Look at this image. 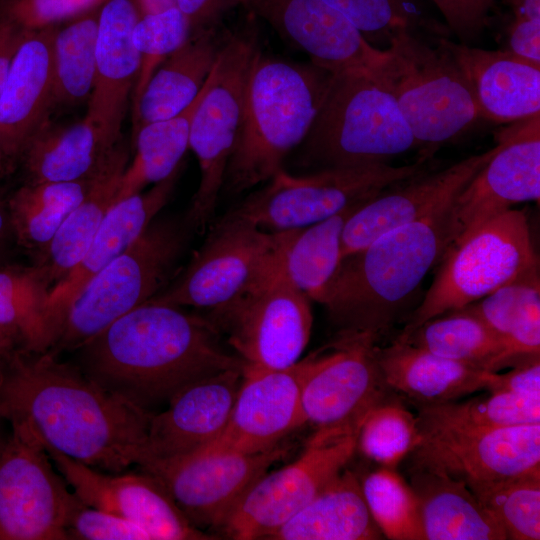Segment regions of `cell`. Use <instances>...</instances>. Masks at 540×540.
I'll list each match as a JSON object with an SVG mask.
<instances>
[{
	"instance_id": "cell-20",
	"label": "cell",
	"mask_w": 540,
	"mask_h": 540,
	"mask_svg": "<svg viewBox=\"0 0 540 540\" xmlns=\"http://www.w3.org/2000/svg\"><path fill=\"white\" fill-rule=\"evenodd\" d=\"M306 362L305 357L280 369L244 363L226 427L208 445L263 452L279 446L285 436L303 426L301 384Z\"/></svg>"
},
{
	"instance_id": "cell-40",
	"label": "cell",
	"mask_w": 540,
	"mask_h": 540,
	"mask_svg": "<svg viewBox=\"0 0 540 540\" xmlns=\"http://www.w3.org/2000/svg\"><path fill=\"white\" fill-rule=\"evenodd\" d=\"M100 7L57 29L54 39L55 106H74L90 99L95 80Z\"/></svg>"
},
{
	"instance_id": "cell-31",
	"label": "cell",
	"mask_w": 540,
	"mask_h": 540,
	"mask_svg": "<svg viewBox=\"0 0 540 540\" xmlns=\"http://www.w3.org/2000/svg\"><path fill=\"white\" fill-rule=\"evenodd\" d=\"M424 540H507L493 513L462 482L409 467Z\"/></svg>"
},
{
	"instance_id": "cell-57",
	"label": "cell",
	"mask_w": 540,
	"mask_h": 540,
	"mask_svg": "<svg viewBox=\"0 0 540 540\" xmlns=\"http://www.w3.org/2000/svg\"><path fill=\"white\" fill-rule=\"evenodd\" d=\"M16 347L18 345L15 339L0 329V356L7 354Z\"/></svg>"
},
{
	"instance_id": "cell-21",
	"label": "cell",
	"mask_w": 540,
	"mask_h": 540,
	"mask_svg": "<svg viewBox=\"0 0 540 540\" xmlns=\"http://www.w3.org/2000/svg\"><path fill=\"white\" fill-rule=\"evenodd\" d=\"M286 42L330 72L376 70L386 50L371 45L357 28L324 0H240Z\"/></svg>"
},
{
	"instance_id": "cell-52",
	"label": "cell",
	"mask_w": 540,
	"mask_h": 540,
	"mask_svg": "<svg viewBox=\"0 0 540 540\" xmlns=\"http://www.w3.org/2000/svg\"><path fill=\"white\" fill-rule=\"evenodd\" d=\"M509 51L540 64V19L514 16L508 32Z\"/></svg>"
},
{
	"instance_id": "cell-5",
	"label": "cell",
	"mask_w": 540,
	"mask_h": 540,
	"mask_svg": "<svg viewBox=\"0 0 540 540\" xmlns=\"http://www.w3.org/2000/svg\"><path fill=\"white\" fill-rule=\"evenodd\" d=\"M418 147L393 95L372 70L331 72L294 164L310 171L388 163Z\"/></svg>"
},
{
	"instance_id": "cell-12",
	"label": "cell",
	"mask_w": 540,
	"mask_h": 540,
	"mask_svg": "<svg viewBox=\"0 0 540 540\" xmlns=\"http://www.w3.org/2000/svg\"><path fill=\"white\" fill-rule=\"evenodd\" d=\"M359 429H316L291 463L261 475L220 530L236 540L269 539L334 480L357 449Z\"/></svg>"
},
{
	"instance_id": "cell-9",
	"label": "cell",
	"mask_w": 540,
	"mask_h": 540,
	"mask_svg": "<svg viewBox=\"0 0 540 540\" xmlns=\"http://www.w3.org/2000/svg\"><path fill=\"white\" fill-rule=\"evenodd\" d=\"M427 161L420 158L404 166L378 163L326 168L303 175H291L283 169L223 218L267 232L304 228L429 171Z\"/></svg>"
},
{
	"instance_id": "cell-43",
	"label": "cell",
	"mask_w": 540,
	"mask_h": 540,
	"mask_svg": "<svg viewBox=\"0 0 540 540\" xmlns=\"http://www.w3.org/2000/svg\"><path fill=\"white\" fill-rule=\"evenodd\" d=\"M462 309L480 319L504 342L523 322L540 316L539 269L499 287Z\"/></svg>"
},
{
	"instance_id": "cell-36",
	"label": "cell",
	"mask_w": 540,
	"mask_h": 540,
	"mask_svg": "<svg viewBox=\"0 0 540 540\" xmlns=\"http://www.w3.org/2000/svg\"><path fill=\"white\" fill-rule=\"evenodd\" d=\"M50 286L33 266H0V329L18 347L33 352L49 351L56 331L48 313Z\"/></svg>"
},
{
	"instance_id": "cell-17",
	"label": "cell",
	"mask_w": 540,
	"mask_h": 540,
	"mask_svg": "<svg viewBox=\"0 0 540 540\" xmlns=\"http://www.w3.org/2000/svg\"><path fill=\"white\" fill-rule=\"evenodd\" d=\"M280 446L246 453L212 445L139 467L155 477L197 528L220 530L248 488L284 455Z\"/></svg>"
},
{
	"instance_id": "cell-23",
	"label": "cell",
	"mask_w": 540,
	"mask_h": 540,
	"mask_svg": "<svg viewBox=\"0 0 540 540\" xmlns=\"http://www.w3.org/2000/svg\"><path fill=\"white\" fill-rule=\"evenodd\" d=\"M56 26L27 31L0 91V153L3 167L20 161L49 121L54 100Z\"/></svg>"
},
{
	"instance_id": "cell-39",
	"label": "cell",
	"mask_w": 540,
	"mask_h": 540,
	"mask_svg": "<svg viewBox=\"0 0 540 540\" xmlns=\"http://www.w3.org/2000/svg\"><path fill=\"white\" fill-rule=\"evenodd\" d=\"M419 432L478 430L540 423V396L489 392L467 401L417 406Z\"/></svg>"
},
{
	"instance_id": "cell-16",
	"label": "cell",
	"mask_w": 540,
	"mask_h": 540,
	"mask_svg": "<svg viewBox=\"0 0 540 540\" xmlns=\"http://www.w3.org/2000/svg\"><path fill=\"white\" fill-rule=\"evenodd\" d=\"M57 472L36 436L12 428L0 445V540L68 539V519L80 499Z\"/></svg>"
},
{
	"instance_id": "cell-49",
	"label": "cell",
	"mask_w": 540,
	"mask_h": 540,
	"mask_svg": "<svg viewBox=\"0 0 540 540\" xmlns=\"http://www.w3.org/2000/svg\"><path fill=\"white\" fill-rule=\"evenodd\" d=\"M444 16L448 27L462 43L476 39L487 25L489 12L496 0H432Z\"/></svg>"
},
{
	"instance_id": "cell-56",
	"label": "cell",
	"mask_w": 540,
	"mask_h": 540,
	"mask_svg": "<svg viewBox=\"0 0 540 540\" xmlns=\"http://www.w3.org/2000/svg\"><path fill=\"white\" fill-rule=\"evenodd\" d=\"M138 2L142 15L177 7V0H138Z\"/></svg>"
},
{
	"instance_id": "cell-35",
	"label": "cell",
	"mask_w": 540,
	"mask_h": 540,
	"mask_svg": "<svg viewBox=\"0 0 540 540\" xmlns=\"http://www.w3.org/2000/svg\"><path fill=\"white\" fill-rule=\"evenodd\" d=\"M101 173L78 181L25 182L20 186L7 199L16 245L29 251L34 259L38 257Z\"/></svg>"
},
{
	"instance_id": "cell-3",
	"label": "cell",
	"mask_w": 540,
	"mask_h": 540,
	"mask_svg": "<svg viewBox=\"0 0 540 540\" xmlns=\"http://www.w3.org/2000/svg\"><path fill=\"white\" fill-rule=\"evenodd\" d=\"M450 204L342 259L322 302L338 331L367 334L378 343L388 335L447 251Z\"/></svg>"
},
{
	"instance_id": "cell-44",
	"label": "cell",
	"mask_w": 540,
	"mask_h": 540,
	"mask_svg": "<svg viewBox=\"0 0 540 540\" xmlns=\"http://www.w3.org/2000/svg\"><path fill=\"white\" fill-rule=\"evenodd\" d=\"M192 33L190 21L177 7L141 15L132 33L141 60L133 106L158 66L184 45Z\"/></svg>"
},
{
	"instance_id": "cell-8",
	"label": "cell",
	"mask_w": 540,
	"mask_h": 540,
	"mask_svg": "<svg viewBox=\"0 0 540 540\" xmlns=\"http://www.w3.org/2000/svg\"><path fill=\"white\" fill-rule=\"evenodd\" d=\"M440 262L434 281L398 336L539 269L527 217L512 209L474 229L450 247Z\"/></svg>"
},
{
	"instance_id": "cell-28",
	"label": "cell",
	"mask_w": 540,
	"mask_h": 540,
	"mask_svg": "<svg viewBox=\"0 0 540 540\" xmlns=\"http://www.w3.org/2000/svg\"><path fill=\"white\" fill-rule=\"evenodd\" d=\"M376 358L388 388L415 407L455 401L486 390L492 372L397 339L388 346L378 344Z\"/></svg>"
},
{
	"instance_id": "cell-34",
	"label": "cell",
	"mask_w": 540,
	"mask_h": 540,
	"mask_svg": "<svg viewBox=\"0 0 540 540\" xmlns=\"http://www.w3.org/2000/svg\"><path fill=\"white\" fill-rule=\"evenodd\" d=\"M364 203L349 206L313 225L281 231L277 268L310 300L322 304L342 261L341 238L345 223Z\"/></svg>"
},
{
	"instance_id": "cell-11",
	"label": "cell",
	"mask_w": 540,
	"mask_h": 540,
	"mask_svg": "<svg viewBox=\"0 0 540 540\" xmlns=\"http://www.w3.org/2000/svg\"><path fill=\"white\" fill-rule=\"evenodd\" d=\"M206 318L245 364L280 369L300 360L312 329L310 299L276 268Z\"/></svg>"
},
{
	"instance_id": "cell-6",
	"label": "cell",
	"mask_w": 540,
	"mask_h": 540,
	"mask_svg": "<svg viewBox=\"0 0 540 540\" xmlns=\"http://www.w3.org/2000/svg\"><path fill=\"white\" fill-rule=\"evenodd\" d=\"M374 73L393 95L420 158L430 159L437 147L460 138L480 119L471 85L445 38L433 46L403 32Z\"/></svg>"
},
{
	"instance_id": "cell-24",
	"label": "cell",
	"mask_w": 540,
	"mask_h": 540,
	"mask_svg": "<svg viewBox=\"0 0 540 540\" xmlns=\"http://www.w3.org/2000/svg\"><path fill=\"white\" fill-rule=\"evenodd\" d=\"M242 369H227L194 381L178 391L165 410L153 413L141 464L183 455L214 442L228 422Z\"/></svg>"
},
{
	"instance_id": "cell-4",
	"label": "cell",
	"mask_w": 540,
	"mask_h": 540,
	"mask_svg": "<svg viewBox=\"0 0 540 540\" xmlns=\"http://www.w3.org/2000/svg\"><path fill=\"white\" fill-rule=\"evenodd\" d=\"M331 72L313 63L266 56L260 50L248 75L242 121L230 156L225 190L239 194L283 170L305 139Z\"/></svg>"
},
{
	"instance_id": "cell-42",
	"label": "cell",
	"mask_w": 540,
	"mask_h": 540,
	"mask_svg": "<svg viewBox=\"0 0 540 540\" xmlns=\"http://www.w3.org/2000/svg\"><path fill=\"white\" fill-rule=\"evenodd\" d=\"M418 440L416 415L394 394L367 413L359 428L357 449L382 467L394 468Z\"/></svg>"
},
{
	"instance_id": "cell-41",
	"label": "cell",
	"mask_w": 540,
	"mask_h": 540,
	"mask_svg": "<svg viewBox=\"0 0 540 540\" xmlns=\"http://www.w3.org/2000/svg\"><path fill=\"white\" fill-rule=\"evenodd\" d=\"M370 514L390 540H424L419 505L408 483L393 468L382 467L361 481Z\"/></svg>"
},
{
	"instance_id": "cell-15",
	"label": "cell",
	"mask_w": 540,
	"mask_h": 540,
	"mask_svg": "<svg viewBox=\"0 0 540 540\" xmlns=\"http://www.w3.org/2000/svg\"><path fill=\"white\" fill-rule=\"evenodd\" d=\"M282 232L222 218L187 267L148 302L208 310L223 305L276 268Z\"/></svg>"
},
{
	"instance_id": "cell-10",
	"label": "cell",
	"mask_w": 540,
	"mask_h": 540,
	"mask_svg": "<svg viewBox=\"0 0 540 540\" xmlns=\"http://www.w3.org/2000/svg\"><path fill=\"white\" fill-rule=\"evenodd\" d=\"M260 51L255 26L227 32L194 111L189 148L200 168V182L185 218L191 230L203 232L223 188L243 114L251 65Z\"/></svg>"
},
{
	"instance_id": "cell-32",
	"label": "cell",
	"mask_w": 540,
	"mask_h": 540,
	"mask_svg": "<svg viewBox=\"0 0 540 540\" xmlns=\"http://www.w3.org/2000/svg\"><path fill=\"white\" fill-rule=\"evenodd\" d=\"M383 534L365 502L361 481L344 469L288 519L271 540H375Z\"/></svg>"
},
{
	"instance_id": "cell-18",
	"label": "cell",
	"mask_w": 540,
	"mask_h": 540,
	"mask_svg": "<svg viewBox=\"0 0 540 540\" xmlns=\"http://www.w3.org/2000/svg\"><path fill=\"white\" fill-rule=\"evenodd\" d=\"M499 148L448 210L447 250L514 204L540 198V115L497 136Z\"/></svg>"
},
{
	"instance_id": "cell-58",
	"label": "cell",
	"mask_w": 540,
	"mask_h": 540,
	"mask_svg": "<svg viewBox=\"0 0 540 540\" xmlns=\"http://www.w3.org/2000/svg\"><path fill=\"white\" fill-rule=\"evenodd\" d=\"M0 167H3V162H2L1 153H0Z\"/></svg>"
},
{
	"instance_id": "cell-14",
	"label": "cell",
	"mask_w": 540,
	"mask_h": 540,
	"mask_svg": "<svg viewBox=\"0 0 540 540\" xmlns=\"http://www.w3.org/2000/svg\"><path fill=\"white\" fill-rule=\"evenodd\" d=\"M370 335L338 331L306 357L301 384L305 424L315 429H359L367 413L393 393L381 374Z\"/></svg>"
},
{
	"instance_id": "cell-2",
	"label": "cell",
	"mask_w": 540,
	"mask_h": 540,
	"mask_svg": "<svg viewBox=\"0 0 540 540\" xmlns=\"http://www.w3.org/2000/svg\"><path fill=\"white\" fill-rule=\"evenodd\" d=\"M76 351L89 378L150 414L188 384L244 366L206 317L155 302L119 317Z\"/></svg>"
},
{
	"instance_id": "cell-51",
	"label": "cell",
	"mask_w": 540,
	"mask_h": 540,
	"mask_svg": "<svg viewBox=\"0 0 540 540\" xmlns=\"http://www.w3.org/2000/svg\"><path fill=\"white\" fill-rule=\"evenodd\" d=\"M239 5L240 0H177V8L190 21L193 33L219 25L221 19Z\"/></svg>"
},
{
	"instance_id": "cell-53",
	"label": "cell",
	"mask_w": 540,
	"mask_h": 540,
	"mask_svg": "<svg viewBox=\"0 0 540 540\" xmlns=\"http://www.w3.org/2000/svg\"><path fill=\"white\" fill-rule=\"evenodd\" d=\"M26 33L27 30L0 19V91Z\"/></svg>"
},
{
	"instance_id": "cell-48",
	"label": "cell",
	"mask_w": 540,
	"mask_h": 540,
	"mask_svg": "<svg viewBox=\"0 0 540 540\" xmlns=\"http://www.w3.org/2000/svg\"><path fill=\"white\" fill-rule=\"evenodd\" d=\"M68 539L151 540L137 524L114 513L86 505L81 500L72 510L66 528Z\"/></svg>"
},
{
	"instance_id": "cell-13",
	"label": "cell",
	"mask_w": 540,
	"mask_h": 540,
	"mask_svg": "<svg viewBox=\"0 0 540 540\" xmlns=\"http://www.w3.org/2000/svg\"><path fill=\"white\" fill-rule=\"evenodd\" d=\"M408 456L410 467L462 482L482 502L506 482L540 472V423L419 432Z\"/></svg>"
},
{
	"instance_id": "cell-45",
	"label": "cell",
	"mask_w": 540,
	"mask_h": 540,
	"mask_svg": "<svg viewBox=\"0 0 540 540\" xmlns=\"http://www.w3.org/2000/svg\"><path fill=\"white\" fill-rule=\"evenodd\" d=\"M482 503L499 521L507 539H540V472L506 482Z\"/></svg>"
},
{
	"instance_id": "cell-37",
	"label": "cell",
	"mask_w": 540,
	"mask_h": 540,
	"mask_svg": "<svg viewBox=\"0 0 540 540\" xmlns=\"http://www.w3.org/2000/svg\"><path fill=\"white\" fill-rule=\"evenodd\" d=\"M395 339L437 356L497 372L503 367L504 344L480 319L460 309L430 319Z\"/></svg>"
},
{
	"instance_id": "cell-7",
	"label": "cell",
	"mask_w": 540,
	"mask_h": 540,
	"mask_svg": "<svg viewBox=\"0 0 540 540\" xmlns=\"http://www.w3.org/2000/svg\"><path fill=\"white\" fill-rule=\"evenodd\" d=\"M189 230L186 220L156 217L126 251L85 284L68 307L49 351L59 356L79 349L163 290L175 277Z\"/></svg>"
},
{
	"instance_id": "cell-25",
	"label": "cell",
	"mask_w": 540,
	"mask_h": 540,
	"mask_svg": "<svg viewBox=\"0 0 540 540\" xmlns=\"http://www.w3.org/2000/svg\"><path fill=\"white\" fill-rule=\"evenodd\" d=\"M141 15L138 0H107L99 10L95 80L86 116L114 144L122 141L129 96L140 72L132 33Z\"/></svg>"
},
{
	"instance_id": "cell-47",
	"label": "cell",
	"mask_w": 540,
	"mask_h": 540,
	"mask_svg": "<svg viewBox=\"0 0 540 540\" xmlns=\"http://www.w3.org/2000/svg\"><path fill=\"white\" fill-rule=\"evenodd\" d=\"M107 0H0V19L27 30H40L72 20Z\"/></svg>"
},
{
	"instance_id": "cell-22",
	"label": "cell",
	"mask_w": 540,
	"mask_h": 540,
	"mask_svg": "<svg viewBox=\"0 0 540 540\" xmlns=\"http://www.w3.org/2000/svg\"><path fill=\"white\" fill-rule=\"evenodd\" d=\"M496 145L438 171L424 172L398 183L361 205L346 221L341 238L342 259L380 235L426 217L449 205L488 162Z\"/></svg>"
},
{
	"instance_id": "cell-26",
	"label": "cell",
	"mask_w": 540,
	"mask_h": 540,
	"mask_svg": "<svg viewBox=\"0 0 540 540\" xmlns=\"http://www.w3.org/2000/svg\"><path fill=\"white\" fill-rule=\"evenodd\" d=\"M179 166L164 180L116 201L110 208L89 248L70 274L51 288L48 313L56 338L68 307L85 284L103 267L126 251L146 230L170 200L180 173Z\"/></svg>"
},
{
	"instance_id": "cell-1",
	"label": "cell",
	"mask_w": 540,
	"mask_h": 540,
	"mask_svg": "<svg viewBox=\"0 0 540 540\" xmlns=\"http://www.w3.org/2000/svg\"><path fill=\"white\" fill-rule=\"evenodd\" d=\"M151 415L50 351L16 347L0 356V416L95 469L121 473L139 466Z\"/></svg>"
},
{
	"instance_id": "cell-54",
	"label": "cell",
	"mask_w": 540,
	"mask_h": 540,
	"mask_svg": "<svg viewBox=\"0 0 540 540\" xmlns=\"http://www.w3.org/2000/svg\"><path fill=\"white\" fill-rule=\"evenodd\" d=\"M15 238L10 222L7 200L0 199V266L8 264L12 244Z\"/></svg>"
},
{
	"instance_id": "cell-30",
	"label": "cell",
	"mask_w": 540,
	"mask_h": 540,
	"mask_svg": "<svg viewBox=\"0 0 540 540\" xmlns=\"http://www.w3.org/2000/svg\"><path fill=\"white\" fill-rule=\"evenodd\" d=\"M120 143H112L87 116L67 125L48 121L30 139L21 156L26 182L96 177L106 168Z\"/></svg>"
},
{
	"instance_id": "cell-29",
	"label": "cell",
	"mask_w": 540,
	"mask_h": 540,
	"mask_svg": "<svg viewBox=\"0 0 540 540\" xmlns=\"http://www.w3.org/2000/svg\"><path fill=\"white\" fill-rule=\"evenodd\" d=\"M226 34L219 25L196 31L158 66L133 106V134L145 124L180 114L197 98Z\"/></svg>"
},
{
	"instance_id": "cell-38",
	"label": "cell",
	"mask_w": 540,
	"mask_h": 540,
	"mask_svg": "<svg viewBox=\"0 0 540 540\" xmlns=\"http://www.w3.org/2000/svg\"><path fill=\"white\" fill-rule=\"evenodd\" d=\"M180 114L141 126L133 134L134 158L122 176L116 201L143 191L171 175L189 148L190 125L203 94Z\"/></svg>"
},
{
	"instance_id": "cell-46",
	"label": "cell",
	"mask_w": 540,
	"mask_h": 540,
	"mask_svg": "<svg viewBox=\"0 0 540 540\" xmlns=\"http://www.w3.org/2000/svg\"><path fill=\"white\" fill-rule=\"evenodd\" d=\"M346 17L376 48L403 32L415 34L424 25L412 5L406 0H324ZM383 50V49H382Z\"/></svg>"
},
{
	"instance_id": "cell-33",
	"label": "cell",
	"mask_w": 540,
	"mask_h": 540,
	"mask_svg": "<svg viewBox=\"0 0 540 540\" xmlns=\"http://www.w3.org/2000/svg\"><path fill=\"white\" fill-rule=\"evenodd\" d=\"M128 150L121 142L96 184L69 213L33 266L52 287L79 264L106 214L116 202L128 165Z\"/></svg>"
},
{
	"instance_id": "cell-19",
	"label": "cell",
	"mask_w": 540,
	"mask_h": 540,
	"mask_svg": "<svg viewBox=\"0 0 540 540\" xmlns=\"http://www.w3.org/2000/svg\"><path fill=\"white\" fill-rule=\"evenodd\" d=\"M45 449L58 472L83 503L137 524L151 539L217 538L195 527L162 484L149 473L107 474L52 448Z\"/></svg>"
},
{
	"instance_id": "cell-55",
	"label": "cell",
	"mask_w": 540,
	"mask_h": 540,
	"mask_svg": "<svg viewBox=\"0 0 540 540\" xmlns=\"http://www.w3.org/2000/svg\"><path fill=\"white\" fill-rule=\"evenodd\" d=\"M514 16L540 19V0H511Z\"/></svg>"
},
{
	"instance_id": "cell-50",
	"label": "cell",
	"mask_w": 540,
	"mask_h": 540,
	"mask_svg": "<svg viewBox=\"0 0 540 540\" xmlns=\"http://www.w3.org/2000/svg\"><path fill=\"white\" fill-rule=\"evenodd\" d=\"M488 392H505L524 396H540V358H524L513 369L500 374L491 372L487 383Z\"/></svg>"
},
{
	"instance_id": "cell-27",
	"label": "cell",
	"mask_w": 540,
	"mask_h": 540,
	"mask_svg": "<svg viewBox=\"0 0 540 540\" xmlns=\"http://www.w3.org/2000/svg\"><path fill=\"white\" fill-rule=\"evenodd\" d=\"M445 41L471 85L480 119L510 123L540 115V64L509 50Z\"/></svg>"
}]
</instances>
